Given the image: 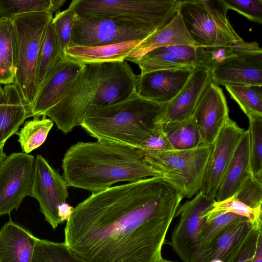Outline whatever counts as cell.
I'll return each mask as SVG.
<instances>
[{"mask_svg":"<svg viewBox=\"0 0 262 262\" xmlns=\"http://www.w3.org/2000/svg\"><path fill=\"white\" fill-rule=\"evenodd\" d=\"M221 0H179L178 11L194 46L210 47L243 40L227 17Z\"/></svg>","mask_w":262,"mask_h":262,"instance_id":"cell-8","label":"cell"},{"mask_svg":"<svg viewBox=\"0 0 262 262\" xmlns=\"http://www.w3.org/2000/svg\"><path fill=\"white\" fill-rule=\"evenodd\" d=\"M159 29L141 23L76 15L70 46H97L143 40Z\"/></svg>","mask_w":262,"mask_h":262,"instance_id":"cell-9","label":"cell"},{"mask_svg":"<svg viewBox=\"0 0 262 262\" xmlns=\"http://www.w3.org/2000/svg\"><path fill=\"white\" fill-rule=\"evenodd\" d=\"M85 64L68 57L62 58L51 69L31 107V117L45 115L67 95Z\"/></svg>","mask_w":262,"mask_h":262,"instance_id":"cell-14","label":"cell"},{"mask_svg":"<svg viewBox=\"0 0 262 262\" xmlns=\"http://www.w3.org/2000/svg\"><path fill=\"white\" fill-rule=\"evenodd\" d=\"M74 208L65 203L58 207V215L60 219L61 223L67 221L71 213L73 211Z\"/></svg>","mask_w":262,"mask_h":262,"instance_id":"cell-43","label":"cell"},{"mask_svg":"<svg viewBox=\"0 0 262 262\" xmlns=\"http://www.w3.org/2000/svg\"><path fill=\"white\" fill-rule=\"evenodd\" d=\"M66 0H0V18L12 19L18 15L59 11Z\"/></svg>","mask_w":262,"mask_h":262,"instance_id":"cell-28","label":"cell"},{"mask_svg":"<svg viewBox=\"0 0 262 262\" xmlns=\"http://www.w3.org/2000/svg\"><path fill=\"white\" fill-rule=\"evenodd\" d=\"M162 129L174 150L191 149L205 145L192 118L180 122L163 123Z\"/></svg>","mask_w":262,"mask_h":262,"instance_id":"cell-27","label":"cell"},{"mask_svg":"<svg viewBox=\"0 0 262 262\" xmlns=\"http://www.w3.org/2000/svg\"><path fill=\"white\" fill-rule=\"evenodd\" d=\"M245 130L229 118L213 143L200 191L215 199L217 189Z\"/></svg>","mask_w":262,"mask_h":262,"instance_id":"cell-13","label":"cell"},{"mask_svg":"<svg viewBox=\"0 0 262 262\" xmlns=\"http://www.w3.org/2000/svg\"><path fill=\"white\" fill-rule=\"evenodd\" d=\"M139 150L145 151H166L174 150L162 128L142 144Z\"/></svg>","mask_w":262,"mask_h":262,"instance_id":"cell-41","label":"cell"},{"mask_svg":"<svg viewBox=\"0 0 262 262\" xmlns=\"http://www.w3.org/2000/svg\"><path fill=\"white\" fill-rule=\"evenodd\" d=\"M225 86L248 117H262V85H225Z\"/></svg>","mask_w":262,"mask_h":262,"instance_id":"cell-32","label":"cell"},{"mask_svg":"<svg viewBox=\"0 0 262 262\" xmlns=\"http://www.w3.org/2000/svg\"><path fill=\"white\" fill-rule=\"evenodd\" d=\"M248 118L251 170L254 177L262 181V117Z\"/></svg>","mask_w":262,"mask_h":262,"instance_id":"cell-34","label":"cell"},{"mask_svg":"<svg viewBox=\"0 0 262 262\" xmlns=\"http://www.w3.org/2000/svg\"><path fill=\"white\" fill-rule=\"evenodd\" d=\"M35 159L31 155L15 152L0 165V215L17 210L23 200L31 196Z\"/></svg>","mask_w":262,"mask_h":262,"instance_id":"cell-11","label":"cell"},{"mask_svg":"<svg viewBox=\"0 0 262 262\" xmlns=\"http://www.w3.org/2000/svg\"><path fill=\"white\" fill-rule=\"evenodd\" d=\"M16 48V34L12 20L0 18V54L14 76Z\"/></svg>","mask_w":262,"mask_h":262,"instance_id":"cell-36","label":"cell"},{"mask_svg":"<svg viewBox=\"0 0 262 262\" xmlns=\"http://www.w3.org/2000/svg\"><path fill=\"white\" fill-rule=\"evenodd\" d=\"M157 262H174V261H170V260H166V259H163V258H161L160 260H158V261Z\"/></svg>","mask_w":262,"mask_h":262,"instance_id":"cell-46","label":"cell"},{"mask_svg":"<svg viewBox=\"0 0 262 262\" xmlns=\"http://www.w3.org/2000/svg\"><path fill=\"white\" fill-rule=\"evenodd\" d=\"M53 17L47 12H34L11 19L16 40L14 84L23 101L31 107L38 93L36 74L39 52L46 27Z\"/></svg>","mask_w":262,"mask_h":262,"instance_id":"cell-5","label":"cell"},{"mask_svg":"<svg viewBox=\"0 0 262 262\" xmlns=\"http://www.w3.org/2000/svg\"><path fill=\"white\" fill-rule=\"evenodd\" d=\"M68 185L63 177L41 155H37L31 196L39 203L46 221L55 229L61 224L58 207L66 203Z\"/></svg>","mask_w":262,"mask_h":262,"instance_id":"cell-12","label":"cell"},{"mask_svg":"<svg viewBox=\"0 0 262 262\" xmlns=\"http://www.w3.org/2000/svg\"><path fill=\"white\" fill-rule=\"evenodd\" d=\"M76 15L74 2L72 1L67 9L57 12L53 17L55 33L63 57H67L65 51L70 45Z\"/></svg>","mask_w":262,"mask_h":262,"instance_id":"cell-35","label":"cell"},{"mask_svg":"<svg viewBox=\"0 0 262 262\" xmlns=\"http://www.w3.org/2000/svg\"><path fill=\"white\" fill-rule=\"evenodd\" d=\"M203 49L201 67L210 72L214 67L229 57L244 52L262 50L256 42H247L243 40L222 46L203 47Z\"/></svg>","mask_w":262,"mask_h":262,"instance_id":"cell-29","label":"cell"},{"mask_svg":"<svg viewBox=\"0 0 262 262\" xmlns=\"http://www.w3.org/2000/svg\"><path fill=\"white\" fill-rule=\"evenodd\" d=\"M15 76L8 69L4 59L0 54V85L14 84Z\"/></svg>","mask_w":262,"mask_h":262,"instance_id":"cell-42","label":"cell"},{"mask_svg":"<svg viewBox=\"0 0 262 262\" xmlns=\"http://www.w3.org/2000/svg\"><path fill=\"white\" fill-rule=\"evenodd\" d=\"M215 201L199 191L178 207L175 216L180 219L172 233L170 245L183 262L194 261L199 232Z\"/></svg>","mask_w":262,"mask_h":262,"instance_id":"cell-10","label":"cell"},{"mask_svg":"<svg viewBox=\"0 0 262 262\" xmlns=\"http://www.w3.org/2000/svg\"><path fill=\"white\" fill-rule=\"evenodd\" d=\"M137 83V75L126 61L85 64L65 97L45 116L67 134L80 125L89 107L125 99Z\"/></svg>","mask_w":262,"mask_h":262,"instance_id":"cell-3","label":"cell"},{"mask_svg":"<svg viewBox=\"0 0 262 262\" xmlns=\"http://www.w3.org/2000/svg\"><path fill=\"white\" fill-rule=\"evenodd\" d=\"M254 227L250 220L232 224L222 230L202 250L195 262H229Z\"/></svg>","mask_w":262,"mask_h":262,"instance_id":"cell-22","label":"cell"},{"mask_svg":"<svg viewBox=\"0 0 262 262\" xmlns=\"http://www.w3.org/2000/svg\"><path fill=\"white\" fill-rule=\"evenodd\" d=\"M62 177L68 186L93 192L119 182L161 177L138 149L97 141L71 146L62 160Z\"/></svg>","mask_w":262,"mask_h":262,"instance_id":"cell-2","label":"cell"},{"mask_svg":"<svg viewBox=\"0 0 262 262\" xmlns=\"http://www.w3.org/2000/svg\"><path fill=\"white\" fill-rule=\"evenodd\" d=\"M249 220L231 212H222L207 217L199 234L195 261L204 247L222 230L235 223Z\"/></svg>","mask_w":262,"mask_h":262,"instance_id":"cell-33","label":"cell"},{"mask_svg":"<svg viewBox=\"0 0 262 262\" xmlns=\"http://www.w3.org/2000/svg\"><path fill=\"white\" fill-rule=\"evenodd\" d=\"M81 17L126 20L162 29L174 17L179 0H74Z\"/></svg>","mask_w":262,"mask_h":262,"instance_id":"cell-7","label":"cell"},{"mask_svg":"<svg viewBox=\"0 0 262 262\" xmlns=\"http://www.w3.org/2000/svg\"><path fill=\"white\" fill-rule=\"evenodd\" d=\"M222 212H231L248 219L257 229H262V210L253 209L232 198L221 202L215 201L207 217Z\"/></svg>","mask_w":262,"mask_h":262,"instance_id":"cell-37","label":"cell"},{"mask_svg":"<svg viewBox=\"0 0 262 262\" xmlns=\"http://www.w3.org/2000/svg\"><path fill=\"white\" fill-rule=\"evenodd\" d=\"M211 82L209 70L195 68L181 91L167 103L163 123L190 119L201 97Z\"/></svg>","mask_w":262,"mask_h":262,"instance_id":"cell-19","label":"cell"},{"mask_svg":"<svg viewBox=\"0 0 262 262\" xmlns=\"http://www.w3.org/2000/svg\"><path fill=\"white\" fill-rule=\"evenodd\" d=\"M31 262H87L65 243L38 238Z\"/></svg>","mask_w":262,"mask_h":262,"instance_id":"cell-31","label":"cell"},{"mask_svg":"<svg viewBox=\"0 0 262 262\" xmlns=\"http://www.w3.org/2000/svg\"><path fill=\"white\" fill-rule=\"evenodd\" d=\"M253 262H262V231L258 234Z\"/></svg>","mask_w":262,"mask_h":262,"instance_id":"cell-44","label":"cell"},{"mask_svg":"<svg viewBox=\"0 0 262 262\" xmlns=\"http://www.w3.org/2000/svg\"><path fill=\"white\" fill-rule=\"evenodd\" d=\"M5 144L0 145V165L6 158V155L4 150V147Z\"/></svg>","mask_w":262,"mask_h":262,"instance_id":"cell-45","label":"cell"},{"mask_svg":"<svg viewBox=\"0 0 262 262\" xmlns=\"http://www.w3.org/2000/svg\"><path fill=\"white\" fill-rule=\"evenodd\" d=\"M52 19L53 17L46 27L38 54L36 74L38 92L53 67L60 60L65 58L60 51Z\"/></svg>","mask_w":262,"mask_h":262,"instance_id":"cell-26","label":"cell"},{"mask_svg":"<svg viewBox=\"0 0 262 262\" xmlns=\"http://www.w3.org/2000/svg\"><path fill=\"white\" fill-rule=\"evenodd\" d=\"M213 144L187 150L142 151L144 159L161 178L183 197L191 198L200 191Z\"/></svg>","mask_w":262,"mask_h":262,"instance_id":"cell-6","label":"cell"},{"mask_svg":"<svg viewBox=\"0 0 262 262\" xmlns=\"http://www.w3.org/2000/svg\"><path fill=\"white\" fill-rule=\"evenodd\" d=\"M142 41L97 46H70L66 50L65 54L83 64L122 62Z\"/></svg>","mask_w":262,"mask_h":262,"instance_id":"cell-25","label":"cell"},{"mask_svg":"<svg viewBox=\"0 0 262 262\" xmlns=\"http://www.w3.org/2000/svg\"><path fill=\"white\" fill-rule=\"evenodd\" d=\"M203 47L175 45L154 49L131 62L140 74L167 69L201 67Z\"/></svg>","mask_w":262,"mask_h":262,"instance_id":"cell-18","label":"cell"},{"mask_svg":"<svg viewBox=\"0 0 262 262\" xmlns=\"http://www.w3.org/2000/svg\"><path fill=\"white\" fill-rule=\"evenodd\" d=\"M231 198L253 209L262 210V181L252 175Z\"/></svg>","mask_w":262,"mask_h":262,"instance_id":"cell-38","label":"cell"},{"mask_svg":"<svg viewBox=\"0 0 262 262\" xmlns=\"http://www.w3.org/2000/svg\"><path fill=\"white\" fill-rule=\"evenodd\" d=\"M252 175L250 159L249 135L245 130L217 189V202L232 196L244 182Z\"/></svg>","mask_w":262,"mask_h":262,"instance_id":"cell-21","label":"cell"},{"mask_svg":"<svg viewBox=\"0 0 262 262\" xmlns=\"http://www.w3.org/2000/svg\"><path fill=\"white\" fill-rule=\"evenodd\" d=\"M195 68L160 70L137 75L136 91L141 97L167 104L181 91Z\"/></svg>","mask_w":262,"mask_h":262,"instance_id":"cell-17","label":"cell"},{"mask_svg":"<svg viewBox=\"0 0 262 262\" xmlns=\"http://www.w3.org/2000/svg\"><path fill=\"white\" fill-rule=\"evenodd\" d=\"M192 119L205 145L213 144L229 117V108L222 89L212 81L201 97Z\"/></svg>","mask_w":262,"mask_h":262,"instance_id":"cell-15","label":"cell"},{"mask_svg":"<svg viewBox=\"0 0 262 262\" xmlns=\"http://www.w3.org/2000/svg\"><path fill=\"white\" fill-rule=\"evenodd\" d=\"M38 238L9 220L0 230V262H31Z\"/></svg>","mask_w":262,"mask_h":262,"instance_id":"cell-20","label":"cell"},{"mask_svg":"<svg viewBox=\"0 0 262 262\" xmlns=\"http://www.w3.org/2000/svg\"><path fill=\"white\" fill-rule=\"evenodd\" d=\"M31 117V107L23 101L15 85H0V145L16 134Z\"/></svg>","mask_w":262,"mask_h":262,"instance_id":"cell-23","label":"cell"},{"mask_svg":"<svg viewBox=\"0 0 262 262\" xmlns=\"http://www.w3.org/2000/svg\"><path fill=\"white\" fill-rule=\"evenodd\" d=\"M183 198L157 177L93 192L74 208L64 242L87 262H157Z\"/></svg>","mask_w":262,"mask_h":262,"instance_id":"cell-1","label":"cell"},{"mask_svg":"<svg viewBox=\"0 0 262 262\" xmlns=\"http://www.w3.org/2000/svg\"><path fill=\"white\" fill-rule=\"evenodd\" d=\"M210 73L211 81L217 85H262V50L229 57Z\"/></svg>","mask_w":262,"mask_h":262,"instance_id":"cell-16","label":"cell"},{"mask_svg":"<svg viewBox=\"0 0 262 262\" xmlns=\"http://www.w3.org/2000/svg\"><path fill=\"white\" fill-rule=\"evenodd\" d=\"M262 229L253 227L236 250L229 262H253L258 234Z\"/></svg>","mask_w":262,"mask_h":262,"instance_id":"cell-40","label":"cell"},{"mask_svg":"<svg viewBox=\"0 0 262 262\" xmlns=\"http://www.w3.org/2000/svg\"><path fill=\"white\" fill-rule=\"evenodd\" d=\"M167 104L146 99L135 91L121 101L91 106L80 126L97 141L140 149L162 128Z\"/></svg>","mask_w":262,"mask_h":262,"instance_id":"cell-4","label":"cell"},{"mask_svg":"<svg viewBox=\"0 0 262 262\" xmlns=\"http://www.w3.org/2000/svg\"><path fill=\"white\" fill-rule=\"evenodd\" d=\"M228 10H232L248 19L259 24L262 23L261 0H221Z\"/></svg>","mask_w":262,"mask_h":262,"instance_id":"cell-39","label":"cell"},{"mask_svg":"<svg viewBox=\"0 0 262 262\" xmlns=\"http://www.w3.org/2000/svg\"><path fill=\"white\" fill-rule=\"evenodd\" d=\"M175 45L195 46L178 10L167 25L140 42L125 61L131 62L154 49Z\"/></svg>","mask_w":262,"mask_h":262,"instance_id":"cell-24","label":"cell"},{"mask_svg":"<svg viewBox=\"0 0 262 262\" xmlns=\"http://www.w3.org/2000/svg\"><path fill=\"white\" fill-rule=\"evenodd\" d=\"M53 126V122L43 115L33 117L25 122L20 130L16 134L23 152L29 154L40 146L46 141Z\"/></svg>","mask_w":262,"mask_h":262,"instance_id":"cell-30","label":"cell"}]
</instances>
